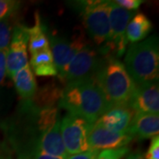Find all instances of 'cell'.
<instances>
[{
  "mask_svg": "<svg viewBox=\"0 0 159 159\" xmlns=\"http://www.w3.org/2000/svg\"><path fill=\"white\" fill-rule=\"evenodd\" d=\"M58 106L68 113L85 119L90 124L97 122L111 108L95 79L66 84L63 89Z\"/></svg>",
  "mask_w": 159,
  "mask_h": 159,
  "instance_id": "obj_1",
  "label": "cell"
},
{
  "mask_svg": "<svg viewBox=\"0 0 159 159\" xmlns=\"http://www.w3.org/2000/svg\"><path fill=\"white\" fill-rule=\"evenodd\" d=\"M95 80L111 107L129 105L136 85L124 64L117 57L102 56V65Z\"/></svg>",
  "mask_w": 159,
  "mask_h": 159,
  "instance_id": "obj_2",
  "label": "cell"
},
{
  "mask_svg": "<svg viewBox=\"0 0 159 159\" xmlns=\"http://www.w3.org/2000/svg\"><path fill=\"white\" fill-rule=\"evenodd\" d=\"M124 66L135 85L158 79L159 45L157 35L133 43L125 51Z\"/></svg>",
  "mask_w": 159,
  "mask_h": 159,
  "instance_id": "obj_3",
  "label": "cell"
},
{
  "mask_svg": "<svg viewBox=\"0 0 159 159\" xmlns=\"http://www.w3.org/2000/svg\"><path fill=\"white\" fill-rule=\"evenodd\" d=\"M78 4L80 6L86 29L99 47L98 52L102 56L110 55L108 45L111 35V1H83Z\"/></svg>",
  "mask_w": 159,
  "mask_h": 159,
  "instance_id": "obj_4",
  "label": "cell"
},
{
  "mask_svg": "<svg viewBox=\"0 0 159 159\" xmlns=\"http://www.w3.org/2000/svg\"><path fill=\"white\" fill-rule=\"evenodd\" d=\"M92 124L74 114H66L60 120V130L64 146L68 156L82 153L89 148V132Z\"/></svg>",
  "mask_w": 159,
  "mask_h": 159,
  "instance_id": "obj_5",
  "label": "cell"
},
{
  "mask_svg": "<svg viewBox=\"0 0 159 159\" xmlns=\"http://www.w3.org/2000/svg\"><path fill=\"white\" fill-rule=\"evenodd\" d=\"M102 56L89 45L76 54L66 68L63 83L66 85L80 80L96 79L102 65Z\"/></svg>",
  "mask_w": 159,
  "mask_h": 159,
  "instance_id": "obj_6",
  "label": "cell"
},
{
  "mask_svg": "<svg viewBox=\"0 0 159 159\" xmlns=\"http://www.w3.org/2000/svg\"><path fill=\"white\" fill-rule=\"evenodd\" d=\"M135 11H128L117 6L113 1L110 5V28L111 35L109 41L110 55L119 57L127 50L128 41L126 38V27Z\"/></svg>",
  "mask_w": 159,
  "mask_h": 159,
  "instance_id": "obj_7",
  "label": "cell"
},
{
  "mask_svg": "<svg viewBox=\"0 0 159 159\" xmlns=\"http://www.w3.org/2000/svg\"><path fill=\"white\" fill-rule=\"evenodd\" d=\"M49 39L50 50L57 72V77L63 82L69 64L80 50L88 45L87 41L82 34H77L71 41L52 35L49 36Z\"/></svg>",
  "mask_w": 159,
  "mask_h": 159,
  "instance_id": "obj_8",
  "label": "cell"
},
{
  "mask_svg": "<svg viewBox=\"0 0 159 159\" xmlns=\"http://www.w3.org/2000/svg\"><path fill=\"white\" fill-rule=\"evenodd\" d=\"M28 27L16 23L11 34L9 48L6 51V74L12 78L20 70L29 66Z\"/></svg>",
  "mask_w": 159,
  "mask_h": 159,
  "instance_id": "obj_9",
  "label": "cell"
},
{
  "mask_svg": "<svg viewBox=\"0 0 159 159\" xmlns=\"http://www.w3.org/2000/svg\"><path fill=\"white\" fill-rule=\"evenodd\" d=\"M134 136L130 133H117L95 122L90 126L88 143L90 149H115L125 147L132 142Z\"/></svg>",
  "mask_w": 159,
  "mask_h": 159,
  "instance_id": "obj_10",
  "label": "cell"
},
{
  "mask_svg": "<svg viewBox=\"0 0 159 159\" xmlns=\"http://www.w3.org/2000/svg\"><path fill=\"white\" fill-rule=\"evenodd\" d=\"M129 106L134 113L158 114L159 89L157 80L136 85Z\"/></svg>",
  "mask_w": 159,
  "mask_h": 159,
  "instance_id": "obj_11",
  "label": "cell"
},
{
  "mask_svg": "<svg viewBox=\"0 0 159 159\" xmlns=\"http://www.w3.org/2000/svg\"><path fill=\"white\" fill-rule=\"evenodd\" d=\"M134 114L129 105L113 106L97 119V122L109 130L127 133Z\"/></svg>",
  "mask_w": 159,
  "mask_h": 159,
  "instance_id": "obj_12",
  "label": "cell"
},
{
  "mask_svg": "<svg viewBox=\"0 0 159 159\" xmlns=\"http://www.w3.org/2000/svg\"><path fill=\"white\" fill-rule=\"evenodd\" d=\"M128 133L139 139H150L158 136V114L135 113L132 120Z\"/></svg>",
  "mask_w": 159,
  "mask_h": 159,
  "instance_id": "obj_13",
  "label": "cell"
},
{
  "mask_svg": "<svg viewBox=\"0 0 159 159\" xmlns=\"http://www.w3.org/2000/svg\"><path fill=\"white\" fill-rule=\"evenodd\" d=\"M36 149L53 157L68 158L69 156L66 151L61 135L60 119H57L55 125L42 136Z\"/></svg>",
  "mask_w": 159,
  "mask_h": 159,
  "instance_id": "obj_14",
  "label": "cell"
},
{
  "mask_svg": "<svg viewBox=\"0 0 159 159\" xmlns=\"http://www.w3.org/2000/svg\"><path fill=\"white\" fill-rule=\"evenodd\" d=\"M12 79L16 91L24 101L31 100L34 97L37 91V86L34 73L29 65L20 70Z\"/></svg>",
  "mask_w": 159,
  "mask_h": 159,
  "instance_id": "obj_15",
  "label": "cell"
},
{
  "mask_svg": "<svg viewBox=\"0 0 159 159\" xmlns=\"http://www.w3.org/2000/svg\"><path fill=\"white\" fill-rule=\"evenodd\" d=\"M152 23L144 13L136 12L126 27V38L132 43H136L148 36L152 29Z\"/></svg>",
  "mask_w": 159,
  "mask_h": 159,
  "instance_id": "obj_16",
  "label": "cell"
},
{
  "mask_svg": "<svg viewBox=\"0 0 159 159\" xmlns=\"http://www.w3.org/2000/svg\"><path fill=\"white\" fill-rule=\"evenodd\" d=\"M30 68L33 69L37 76L43 77H56L57 76V69L53 62L50 48L37 51L31 55Z\"/></svg>",
  "mask_w": 159,
  "mask_h": 159,
  "instance_id": "obj_17",
  "label": "cell"
},
{
  "mask_svg": "<svg viewBox=\"0 0 159 159\" xmlns=\"http://www.w3.org/2000/svg\"><path fill=\"white\" fill-rule=\"evenodd\" d=\"M28 32H29L28 48L31 55L37 51L50 48L49 39L48 36L46 35L45 30L43 29V25L41 21V18L38 11L34 13V24L32 27L28 28Z\"/></svg>",
  "mask_w": 159,
  "mask_h": 159,
  "instance_id": "obj_18",
  "label": "cell"
},
{
  "mask_svg": "<svg viewBox=\"0 0 159 159\" xmlns=\"http://www.w3.org/2000/svg\"><path fill=\"white\" fill-rule=\"evenodd\" d=\"M62 90L58 86L46 85L40 89L37 95H34L31 101L40 108L54 107L55 102L60 99Z\"/></svg>",
  "mask_w": 159,
  "mask_h": 159,
  "instance_id": "obj_19",
  "label": "cell"
},
{
  "mask_svg": "<svg viewBox=\"0 0 159 159\" xmlns=\"http://www.w3.org/2000/svg\"><path fill=\"white\" fill-rule=\"evenodd\" d=\"M15 15L0 20V51H7L11 39V34L14 28L13 18Z\"/></svg>",
  "mask_w": 159,
  "mask_h": 159,
  "instance_id": "obj_20",
  "label": "cell"
},
{
  "mask_svg": "<svg viewBox=\"0 0 159 159\" xmlns=\"http://www.w3.org/2000/svg\"><path fill=\"white\" fill-rule=\"evenodd\" d=\"M20 7V2L11 0H0V20L15 15Z\"/></svg>",
  "mask_w": 159,
  "mask_h": 159,
  "instance_id": "obj_21",
  "label": "cell"
},
{
  "mask_svg": "<svg viewBox=\"0 0 159 159\" xmlns=\"http://www.w3.org/2000/svg\"><path fill=\"white\" fill-rule=\"evenodd\" d=\"M128 152L129 148L126 147L115 149H104L100 151L97 159H121Z\"/></svg>",
  "mask_w": 159,
  "mask_h": 159,
  "instance_id": "obj_22",
  "label": "cell"
},
{
  "mask_svg": "<svg viewBox=\"0 0 159 159\" xmlns=\"http://www.w3.org/2000/svg\"><path fill=\"white\" fill-rule=\"evenodd\" d=\"M18 159H67L64 157H53L51 155L43 153L37 149H33L26 151L21 154H19Z\"/></svg>",
  "mask_w": 159,
  "mask_h": 159,
  "instance_id": "obj_23",
  "label": "cell"
},
{
  "mask_svg": "<svg viewBox=\"0 0 159 159\" xmlns=\"http://www.w3.org/2000/svg\"><path fill=\"white\" fill-rule=\"evenodd\" d=\"M113 2L117 6H120L125 10L135 11L143 3V1L142 0H117Z\"/></svg>",
  "mask_w": 159,
  "mask_h": 159,
  "instance_id": "obj_24",
  "label": "cell"
},
{
  "mask_svg": "<svg viewBox=\"0 0 159 159\" xmlns=\"http://www.w3.org/2000/svg\"><path fill=\"white\" fill-rule=\"evenodd\" d=\"M145 159H159V137L152 138Z\"/></svg>",
  "mask_w": 159,
  "mask_h": 159,
  "instance_id": "obj_25",
  "label": "cell"
},
{
  "mask_svg": "<svg viewBox=\"0 0 159 159\" xmlns=\"http://www.w3.org/2000/svg\"><path fill=\"white\" fill-rule=\"evenodd\" d=\"M99 153L100 151L97 149H89L88 151L82 153L69 156L67 159H97Z\"/></svg>",
  "mask_w": 159,
  "mask_h": 159,
  "instance_id": "obj_26",
  "label": "cell"
},
{
  "mask_svg": "<svg viewBox=\"0 0 159 159\" xmlns=\"http://www.w3.org/2000/svg\"><path fill=\"white\" fill-rule=\"evenodd\" d=\"M6 75V51H0V84Z\"/></svg>",
  "mask_w": 159,
  "mask_h": 159,
  "instance_id": "obj_27",
  "label": "cell"
},
{
  "mask_svg": "<svg viewBox=\"0 0 159 159\" xmlns=\"http://www.w3.org/2000/svg\"><path fill=\"white\" fill-rule=\"evenodd\" d=\"M0 159H13L11 151L6 145L0 147Z\"/></svg>",
  "mask_w": 159,
  "mask_h": 159,
  "instance_id": "obj_28",
  "label": "cell"
},
{
  "mask_svg": "<svg viewBox=\"0 0 159 159\" xmlns=\"http://www.w3.org/2000/svg\"><path fill=\"white\" fill-rule=\"evenodd\" d=\"M125 159H145L143 155L141 152L137 151V152H134V153L129 154L127 156V157Z\"/></svg>",
  "mask_w": 159,
  "mask_h": 159,
  "instance_id": "obj_29",
  "label": "cell"
}]
</instances>
